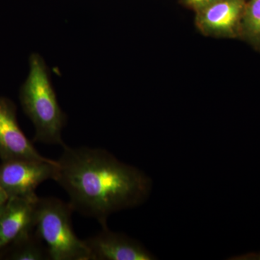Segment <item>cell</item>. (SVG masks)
Instances as JSON below:
<instances>
[{
    "label": "cell",
    "mask_w": 260,
    "mask_h": 260,
    "mask_svg": "<svg viewBox=\"0 0 260 260\" xmlns=\"http://www.w3.org/2000/svg\"><path fill=\"white\" fill-rule=\"evenodd\" d=\"M232 259L260 260V252L244 254V255L237 256L236 258H232Z\"/></svg>",
    "instance_id": "12"
},
{
    "label": "cell",
    "mask_w": 260,
    "mask_h": 260,
    "mask_svg": "<svg viewBox=\"0 0 260 260\" xmlns=\"http://www.w3.org/2000/svg\"><path fill=\"white\" fill-rule=\"evenodd\" d=\"M54 180L69 196L74 211L107 226L112 214L143 204L152 182L144 173L104 149L65 145Z\"/></svg>",
    "instance_id": "1"
},
{
    "label": "cell",
    "mask_w": 260,
    "mask_h": 260,
    "mask_svg": "<svg viewBox=\"0 0 260 260\" xmlns=\"http://www.w3.org/2000/svg\"><path fill=\"white\" fill-rule=\"evenodd\" d=\"M215 1H216V0H186V2H187L191 6L198 8V9L199 10L205 8L207 5L211 4V3H213V2Z\"/></svg>",
    "instance_id": "11"
},
{
    "label": "cell",
    "mask_w": 260,
    "mask_h": 260,
    "mask_svg": "<svg viewBox=\"0 0 260 260\" xmlns=\"http://www.w3.org/2000/svg\"><path fill=\"white\" fill-rule=\"evenodd\" d=\"M90 251V260H153L148 250L125 234L113 232L109 228L84 240Z\"/></svg>",
    "instance_id": "6"
},
{
    "label": "cell",
    "mask_w": 260,
    "mask_h": 260,
    "mask_svg": "<svg viewBox=\"0 0 260 260\" xmlns=\"http://www.w3.org/2000/svg\"><path fill=\"white\" fill-rule=\"evenodd\" d=\"M0 158L48 161L23 134L17 121L16 112L11 102L0 98Z\"/></svg>",
    "instance_id": "5"
},
{
    "label": "cell",
    "mask_w": 260,
    "mask_h": 260,
    "mask_svg": "<svg viewBox=\"0 0 260 260\" xmlns=\"http://www.w3.org/2000/svg\"><path fill=\"white\" fill-rule=\"evenodd\" d=\"M70 203L55 198H39L35 208V230L49 251L51 260H90L84 240L73 231Z\"/></svg>",
    "instance_id": "3"
},
{
    "label": "cell",
    "mask_w": 260,
    "mask_h": 260,
    "mask_svg": "<svg viewBox=\"0 0 260 260\" xmlns=\"http://www.w3.org/2000/svg\"><path fill=\"white\" fill-rule=\"evenodd\" d=\"M57 162L11 160L0 165V186L9 197L35 198L36 189L44 181L55 177Z\"/></svg>",
    "instance_id": "4"
},
{
    "label": "cell",
    "mask_w": 260,
    "mask_h": 260,
    "mask_svg": "<svg viewBox=\"0 0 260 260\" xmlns=\"http://www.w3.org/2000/svg\"><path fill=\"white\" fill-rule=\"evenodd\" d=\"M241 23L246 35L260 44V0H251L246 5Z\"/></svg>",
    "instance_id": "10"
},
{
    "label": "cell",
    "mask_w": 260,
    "mask_h": 260,
    "mask_svg": "<svg viewBox=\"0 0 260 260\" xmlns=\"http://www.w3.org/2000/svg\"><path fill=\"white\" fill-rule=\"evenodd\" d=\"M245 6L243 0H216L200 9L198 24L210 34L232 35L241 25Z\"/></svg>",
    "instance_id": "8"
},
{
    "label": "cell",
    "mask_w": 260,
    "mask_h": 260,
    "mask_svg": "<svg viewBox=\"0 0 260 260\" xmlns=\"http://www.w3.org/2000/svg\"><path fill=\"white\" fill-rule=\"evenodd\" d=\"M38 198L10 197L0 210V251L35 228Z\"/></svg>",
    "instance_id": "7"
},
{
    "label": "cell",
    "mask_w": 260,
    "mask_h": 260,
    "mask_svg": "<svg viewBox=\"0 0 260 260\" xmlns=\"http://www.w3.org/2000/svg\"><path fill=\"white\" fill-rule=\"evenodd\" d=\"M9 199V195L0 186V210L4 208Z\"/></svg>",
    "instance_id": "13"
},
{
    "label": "cell",
    "mask_w": 260,
    "mask_h": 260,
    "mask_svg": "<svg viewBox=\"0 0 260 260\" xmlns=\"http://www.w3.org/2000/svg\"><path fill=\"white\" fill-rule=\"evenodd\" d=\"M10 245L13 249L8 259L13 260H51L49 251L34 228Z\"/></svg>",
    "instance_id": "9"
},
{
    "label": "cell",
    "mask_w": 260,
    "mask_h": 260,
    "mask_svg": "<svg viewBox=\"0 0 260 260\" xmlns=\"http://www.w3.org/2000/svg\"><path fill=\"white\" fill-rule=\"evenodd\" d=\"M20 101L35 126L36 142L66 145L61 138L66 116L58 104L45 63L39 54L30 56V73L22 87Z\"/></svg>",
    "instance_id": "2"
}]
</instances>
